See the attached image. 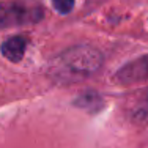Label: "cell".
<instances>
[{
    "instance_id": "obj_1",
    "label": "cell",
    "mask_w": 148,
    "mask_h": 148,
    "mask_svg": "<svg viewBox=\"0 0 148 148\" xmlns=\"http://www.w3.org/2000/svg\"><path fill=\"white\" fill-rule=\"evenodd\" d=\"M99 49L90 44H77L60 54L49 66V76L57 84H76L91 77L103 66Z\"/></svg>"
},
{
    "instance_id": "obj_2",
    "label": "cell",
    "mask_w": 148,
    "mask_h": 148,
    "mask_svg": "<svg viewBox=\"0 0 148 148\" xmlns=\"http://www.w3.org/2000/svg\"><path fill=\"white\" fill-rule=\"evenodd\" d=\"M43 17L44 11L38 3L24 2V0L0 3V30L38 24Z\"/></svg>"
},
{
    "instance_id": "obj_3",
    "label": "cell",
    "mask_w": 148,
    "mask_h": 148,
    "mask_svg": "<svg viewBox=\"0 0 148 148\" xmlns=\"http://www.w3.org/2000/svg\"><path fill=\"white\" fill-rule=\"evenodd\" d=\"M114 80L121 85H132L148 80V55H142L123 65L115 73Z\"/></svg>"
},
{
    "instance_id": "obj_4",
    "label": "cell",
    "mask_w": 148,
    "mask_h": 148,
    "mask_svg": "<svg viewBox=\"0 0 148 148\" xmlns=\"http://www.w3.org/2000/svg\"><path fill=\"white\" fill-rule=\"evenodd\" d=\"M29 44V40L22 35H16L8 40H5L0 46V52L6 60H10L11 63H19L25 55V49Z\"/></svg>"
},
{
    "instance_id": "obj_5",
    "label": "cell",
    "mask_w": 148,
    "mask_h": 148,
    "mask_svg": "<svg viewBox=\"0 0 148 148\" xmlns=\"http://www.w3.org/2000/svg\"><path fill=\"white\" fill-rule=\"evenodd\" d=\"M74 104H76L77 107L85 109V110H88V112H96V110H99L101 106H103V99H101V96L98 93H95V91H87V93L80 95Z\"/></svg>"
},
{
    "instance_id": "obj_6",
    "label": "cell",
    "mask_w": 148,
    "mask_h": 148,
    "mask_svg": "<svg viewBox=\"0 0 148 148\" xmlns=\"http://www.w3.org/2000/svg\"><path fill=\"white\" fill-rule=\"evenodd\" d=\"M52 5L60 14H68L74 8V0H52Z\"/></svg>"
},
{
    "instance_id": "obj_7",
    "label": "cell",
    "mask_w": 148,
    "mask_h": 148,
    "mask_svg": "<svg viewBox=\"0 0 148 148\" xmlns=\"http://www.w3.org/2000/svg\"><path fill=\"white\" fill-rule=\"evenodd\" d=\"M136 114H137V117H142V118L148 120V90L142 96V101H140V106L137 107Z\"/></svg>"
}]
</instances>
